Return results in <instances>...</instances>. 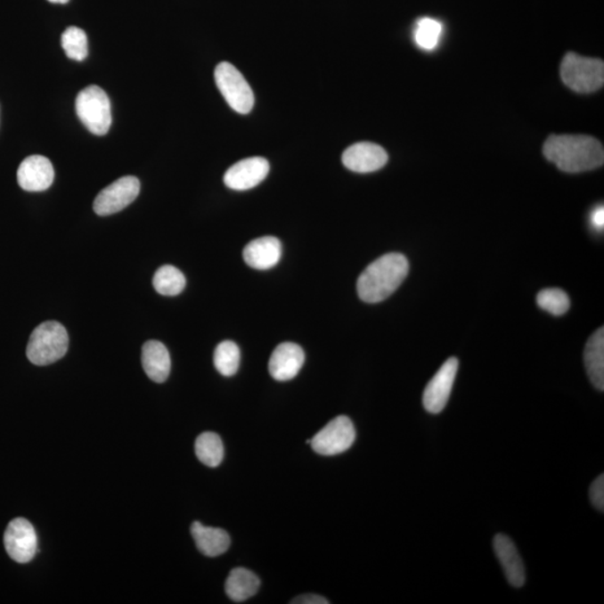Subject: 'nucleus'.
I'll use <instances>...</instances> for the list:
<instances>
[{
	"instance_id": "nucleus-1",
	"label": "nucleus",
	"mask_w": 604,
	"mask_h": 604,
	"mask_svg": "<svg viewBox=\"0 0 604 604\" xmlns=\"http://www.w3.org/2000/svg\"><path fill=\"white\" fill-rule=\"evenodd\" d=\"M545 159L562 172L576 174L601 167L604 163L602 143L584 135H551L543 147Z\"/></svg>"
},
{
	"instance_id": "nucleus-2",
	"label": "nucleus",
	"mask_w": 604,
	"mask_h": 604,
	"mask_svg": "<svg viewBox=\"0 0 604 604\" xmlns=\"http://www.w3.org/2000/svg\"><path fill=\"white\" fill-rule=\"evenodd\" d=\"M409 270V261L401 253H388L379 257L358 278V297L367 304L388 299L404 282Z\"/></svg>"
},
{
	"instance_id": "nucleus-3",
	"label": "nucleus",
	"mask_w": 604,
	"mask_h": 604,
	"mask_svg": "<svg viewBox=\"0 0 604 604\" xmlns=\"http://www.w3.org/2000/svg\"><path fill=\"white\" fill-rule=\"evenodd\" d=\"M69 335L58 322L41 323L29 337L26 355L34 365L53 364L67 354Z\"/></svg>"
},
{
	"instance_id": "nucleus-4",
	"label": "nucleus",
	"mask_w": 604,
	"mask_h": 604,
	"mask_svg": "<svg viewBox=\"0 0 604 604\" xmlns=\"http://www.w3.org/2000/svg\"><path fill=\"white\" fill-rule=\"evenodd\" d=\"M561 78L564 85L577 94H592L604 85L603 61L567 53L562 61Z\"/></svg>"
},
{
	"instance_id": "nucleus-5",
	"label": "nucleus",
	"mask_w": 604,
	"mask_h": 604,
	"mask_svg": "<svg viewBox=\"0 0 604 604\" xmlns=\"http://www.w3.org/2000/svg\"><path fill=\"white\" fill-rule=\"evenodd\" d=\"M76 110L90 133L104 135L110 129L112 116L111 103L108 94L98 86H89L78 94Z\"/></svg>"
},
{
	"instance_id": "nucleus-6",
	"label": "nucleus",
	"mask_w": 604,
	"mask_h": 604,
	"mask_svg": "<svg viewBox=\"0 0 604 604\" xmlns=\"http://www.w3.org/2000/svg\"><path fill=\"white\" fill-rule=\"evenodd\" d=\"M218 90L234 111L241 115L251 112L255 106V94L242 73L229 62H222L216 69Z\"/></svg>"
},
{
	"instance_id": "nucleus-7",
	"label": "nucleus",
	"mask_w": 604,
	"mask_h": 604,
	"mask_svg": "<svg viewBox=\"0 0 604 604\" xmlns=\"http://www.w3.org/2000/svg\"><path fill=\"white\" fill-rule=\"evenodd\" d=\"M356 439L355 427L347 417L340 415L331 420L310 442L314 453L322 456H336L353 445Z\"/></svg>"
},
{
	"instance_id": "nucleus-8",
	"label": "nucleus",
	"mask_w": 604,
	"mask_h": 604,
	"mask_svg": "<svg viewBox=\"0 0 604 604\" xmlns=\"http://www.w3.org/2000/svg\"><path fill=\"white\" fill-rule=\"evenodd\" d=\"M140 182L137 177L125 176L99 192L94 203V209L100 216H112L129 207L137 199Z\"/></svg>"
},
{
	"instance_id": "nucleus-9",
	"label": "nucleus",
	"mask_w": 604,
	"mask_h": 604,
	"mask_svg": "<svg viewBox=\"0 0 604 604\" xmlns=\"http://www.w3.org/2000/svg\"><path fill=\"white\" fill-rule=\"evenodd\" d=\"M4 545L15 562L32 561L37 551V535L33 525L25 518L12 519L4 534Z\"/></svg>"
},
{
	"instance_id": "nucleus-10",
	"label": "nucleus",
	"mask_w": 604,
	"mask_h": 604,
	"mask_svg": "<svg viewBox=\"0 0 604 604\" xmlns=\"http://www.w3.org/2000/svg\"><path fill=\"white\" fill-rule=\"evenodd\" d=\"M458 367L457 358H449L428 383L423 393V405L428 412L437 414L445 410L456 380Z\"/></svg>"
},
{
	"instance_id": "nucleus-11",
	"label": "nucleus",
	"mask_w": 604,
	"mask_h": 604,
	"mask_svg": "<svg viewBox=\"0 0 604 604\" xmlns=\"http://www.w3.org/2000/svg\"><path fill=\"white\" fill-rule=\"evenodd\" d=\"M269 170L268 160L262 157H252L232 166L224 175V183L233 191L251 190L265 181Z\"/></svg>"
},
{
	"instance_id": "nucleus-12",
	"label": "nucleus",
	"mask_w": 604,
	"mask_h": 604,
	"mask_svg": "<svg viewBox=\"0 0 604 604\" xmlns=\"http://www.w3.org/2000/svg\"><path fill=\"white\" fill-rule=\"evenodd\" d=\"M388 160L384 148L373 143H358L346 149L343 164L352 172L367 174L383 168Z\"/></svg>"
},
{
	"instance_id": "nucleus-13",
	"label": "nucleus",
	"mask_w": 604,
	"mask_h": 604,
	"mask_svg": "<svg viewBox=\"0 0 604 604\" xmlns=\"http://www.w3.org/2000/svg\"><path fill=\"white\" fill-rule=\"evenodd\" d=\"M17 181L26 192L46 191L54 181L53 165L46 157L29 156L20 164Z\"/></svg>"
},
{
	"instance_id": "nucleus-14",
	"label": "nucleus",
	"mask_w": 604,
	"mask_h": 604,
	"mask_svg": "<svg viewBox=\"0 0 604 604\" xmlns=\"http://www.w3.org/2000/svg\"><path fill=\"white\" fill-rule=\"evenodd\" d=\"M305 363V352L295 343H282L273 350L269 361L271 376L279 382L295 379Z\"/></svg>"
},
{
	"instance_id": "nucleus-15",
	"label": "nucleus",
	"mask_w": 604,
	"mask_h": 604,
	"mask_svg": "<svg viewBox=\"0 0 604 604\" xmlns=\"http://www.w3.org/2000/svg\"><path fill=\"white\" fill-rule=\"evenodd\" d=\"M282 257V244L273 236H264L251 241L243 251L245 264L257 270H268L279 264Z\"/></svg>"
},
{
	"instance_id": "nucleus-16",
	"label": "nucleus",
	"mask_w": 604,
	"mask_h": 604,
	"mask_svg": "<svg viewBox=\"0 0 604 604\" xmlns=\"http://www.w3.org/2000/svg\"><path fill=\"white\" fill-rule=\"evenodd\" d=\"M494 550L505 572L507 580L515 588H520L526 581L525 567L514 542L503 534H498L494 538Z\"/></svg>"
},
{
	"instance_id": "nucleus-17",
	"label": "nucleus",
	"mask_w": 604,
	"mask_h": 604,
	"mask_svg": "<svg viewBox=\"0 0 604 604\" xmlns=\"http://www.w3.org/2000/svg\"><path fill=\"white\" fill-rule=\"evenodd\" d=\"M142 362L149 379L156 383H164L170 373L168 349L159 340H149L143 346Z\"/></svg>"
},
{
	"instance_id": "nucleus-18",
	"label": "nucleus",
	"mask_w": 604,
	"mask_h": 604,
	"mask_svg": "<svg viewBox=\"0 0 604 604\" xmlns=\"http://www.w3.org/2000/svg\"><path fill=\"white\" fill-rule=\"evenodd\" d=\"M192 536L197 549L208 558H216L224 554L231 545V538L224 529L204 526L200 522L192 523Z\"/></svg>"
},
{
	"instance_id": "nucleus-19",
	"label": "nucleus",
	"mask_w": 604,
	"mask_h": 604,
	"mask_svg": "<svg viewBox=\"0 0 604 604\" xmlns=\"http://www.w3.org/2000/svg\"><path fill=\"white\" fill-rule=\"evenodd\" d=\"M584 363L591 383L594 388L604 389V331L599 328L590 337L584 349Z\"/></svg>"
},
{
	"instance_id": "nucleus-20",
	"label": "nucleus",
	"mask_w": 604,
	"mask_h": 604,
	"mask_svg": "<svg viewBox=\"0 0 604 604\" xmlns=\"http://www.w3.org/2000/svg\"><path fill=\"white\" fill-rule=\"evenodd\" d=\"M259 588V577L255 573L243 567L232 570L225 584L227 597L234 602L247 601L257 594Z\"/></svg>"
},
{
	"instance_id": "nucleus-21",
	"label": "nucleus",
	"mask_w": 604,
	"mask_h": 604,
	"mask_svg": "<svg viewBox=\"0 0 604 604\" xmlns=\"http://www.w3.org/2000/svg\"><path fill=\"white\" fill-rule=\"evenodd\" d=\"M197 458L205 466L216 468L221 465L224 458V446L221 437L214 432H204L195 442Z\"/></svg>"
},
{
	"instance_id": "nucleus-22",
	"label": "nucleus",
	"mask_w": 604,
	"mask_h": 604,
	"mask_svg": "<svg viewBox=\"0 0 604 604\" xmlns=\"http://www.w3.org/2000/svg\"><path fill=\"white\" fill-rule=\"evenodd\" d=\"M154 288L161 296L174 297L179 295L186 287V278L182 271L173 265L160 266L155 273Z\"/></svg>"
},
{
	"instance_id": "nucleus-23",
	"label": "nucleus",
	"mask_w": 604,
	"mask_h": 604,
	"mask_svg": "<svg viewBox=\"0 0 604 604\" xmlns=\"http://www.w3.org/2000/svg\"><path fill=\"white\" fill-rule=\"evenodd\" d=\"M241 352L239 346L232 340L222 341L214 352V365L218 373L226 378L233 376L239 371Z\"/></svg>"
},
{
	"instance_id": "nucleus-24",
	"label": "nucleus",
	"mask_w": 604,
	"mask_h": 604,
	"mask_svg": "<svg viewBox=\"0 0 604 604\" xmlns=\"http://www.w3.org/2000/svg\"><path fill=\"white\" fill-rule=\"evenodd\" d=\"M537 305L554 316H562L571 307L570 298L561 289H545L538 293Z\"/></svg>"
},
{
	"instance_id": "nucleus-25",
	"label": "nucleus",
	"mask_w": 604,
	"mask_h": 604,
	"mask_svg": "<svg viewBox=\"0 0 604 604\" xmlns=\"http://www.w3.org/2000/svg\"><path fill=\"white\" fill-rule=\"evenodd\" d=\"M62 47L68 58L78 61L86 60L87 56V37L85 30L72 26L65 29L62 35Z\"/></svg>"
},
{
	"instance_id": "nucleus-26",
	"label": "nucleus",
	"mask_w": 604,
	"mask_h": 604,
	"mask_svg": "<svg viewBox=\"0 0 604 604\" xmlns=\"http://www.w3.org/2000/svg\"><path fill=\"white\" fill-rule=\"evenodd\" d=\"M441 33L442 26L439 21L426 17V19L419 20L414 33L415 42L423 50H435L439 44Z\"/></svg>"
},
{
	"instance_id": "nucleus-27",
	"label": "nucleus",
	"mask_w": 604,
	"mask_h": 604,
	"mask_svg": "<svg viewBox=\"0 0 604 604\" xmlns=\"http://www.w3.org/2000/svg\"><path fill=\"white\" fill-rule=\"evenodd\" d=\"M590 499L593 506L600 511L604 510V476H599L591 485Z\"/></svg>"
},
{
	"instance_id": "nucleus-28",
	"label": "nucleus",
	"mask_w": 604,
	"mask_h": 604,
	"mask_svg": "<svg viewBox=\"0 0 604 604\" xmlns=\"http://www.w3.org/2000/svg\"><path fill=\"white\" fill-rule=\"evenodd\" d=\"M292 604H328L330 601L326 600L325 598L321 597V595L317 594H305L301 595V597H298L296 599H293L292 601H290Z\"/></svg>"
},
{
	"instance_id": "nucleus-29",
	"label": "nucleus",
	"mask_w": 604,
	"mask_h": 604,
	"mask_svg": "<svg viewBox=\"0 0 604 604\" xmlns=\"http://www.w3.org/2000/svg\"><path fill=\"white\" fill-rule=\"evenodd\" d=\"M591 225H592L594 230L602 231L604 226V208L603 207H599L591 213L590 216Z\"/></svg>"
},
{
	"instance_id": "nucleus-30",
	"label": "nucleus",
	"mask_w": 604,
	"mask_h": 604,
	"mask_svg": "<svg viewBox=\"0 0 604 604\" xmlns=\"http://www.w3.org/2000/svg\"><path fill=\"white\" fill-rule=\"evenodd\" d=\"M48 2L53 4H68L69 0H48Z\"/></svg>"
}]
</instances>
